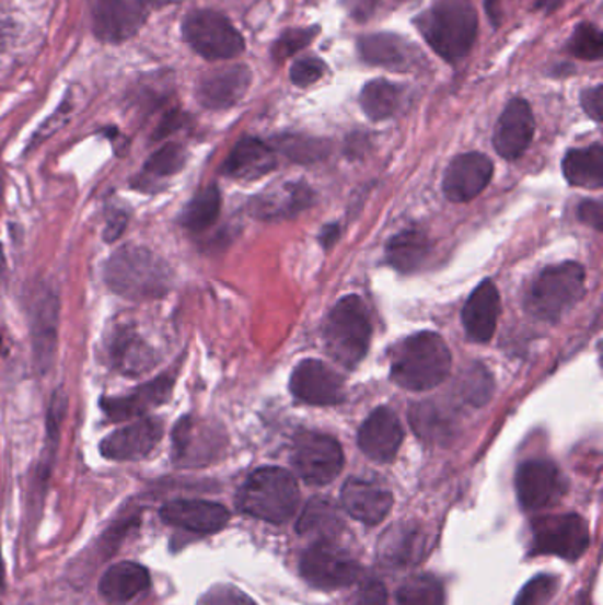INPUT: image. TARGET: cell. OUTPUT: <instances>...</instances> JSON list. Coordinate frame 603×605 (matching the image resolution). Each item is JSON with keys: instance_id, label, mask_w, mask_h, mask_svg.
I'll return each instance as SVG.
<instances>
[{"instance_id": "4dcf8cb0", "label": "cell", "mask_w": 603, "mask_h": 605, "mask_svg": "<svg viewBox=\"0 0 603 605\" xmlns=\"http://www.w3.org/2000/svg\"><path fill=\"white\" fill-rule=\"evenodd\" d=\"M344 530V521L335 504L327 499L314 498L304 507L298 521V533L312 536L317 542H333Z\"/></svg>"}, {"instance_id": "f546056e", "label": "cell", "mask_w": 603, "mask_h": 605, "mask_svg": "<svg viewBox=\"0 0 603 605\" xmlns=\"http://www.w3.org/2000/svg\"><path fill=\"white\" fill-rule=\"evenodd\" d=\"M361 59L372 66L404 70L410 62L409 45L393 34H369L358 43Z\"/></svg>"}, {"instance_id": "681fc988", "label": "cell", "mask_w": 603, "mask_h": 605, "mask_svg": "<svg viewBox=\"0 0 603 605\" xmlns=\"http://www.w3.org/2000/svg\"><path fill=\"white\" fill-rule=\"evenodd\" d=\"M338 237H340V226L335 225V223L324 226L323 232H321V243L326 249L332 248L337 243Z\"/></svg>"}, {"instance_id": "8992f818", "label": "cell", "mask_w": 603, "mask_h": 605, "mask_svg": "<svg viewBox=\"0 0 603 605\" xmlns=\"http://www.w3.org/2000/svg\"><path fill=\"white\" fill-rule=\"evenodd\" d=\"M372 326L363 301L346 296L338 301L324 326V342L333 360L346 369H355L367 357Z\"/></svg>"}, {"instance_id": "836d02e7", "label": "cell", "mask_w": 603, "mask_h": 605, "mask_svg": "<svg viewBox=\"0 0 603 605\" xmlns=\"http://www.w3.org/2000/svg\"><path fill=\"white\" fill-rule=\"evenodd\" d=\"M186 165V151L179 143H166L165 148L160 149L156 153L149 158L143 165L142 174L139 176L140 190H156L160 186V181L166 177L179 174Z\"/></svg>"}, {"instance_id": "f35d334b", "label": "cell", "mask_w": 603, "mask_h": 605, "mask_svg": "<svg viewBox=\"0 0 603 605\" xmlns=\"http://www.w3.org/2000/svg\"><path fill=\"white\" fill-rule=\"evenodd\" d=\"M277 148L280 149L281 153L301 163L318 160L324 154L323 142L304 139V137H294V135L277 139Z\"/></svg>"}, {"instance_id": "603a6c76", "label": "cell", "mask_w": 603, "mask_h": 605, "mask_svg": "<svg viewBox=\"0 0 603 605\" xmlns=\"http://www.w3.org/2000/svg\"><path fill=\"white\" fill-rule=\"evenodd\" d=\"M252 73L246 66H231L204 74L198 82L197 97L204 107L225 110L241 102L248 91Z\"/></svg>"}, {"instance_id": "6da1fadb", "label": "cell", "mask_w": 603, "mask_h": 605, "mask_svg": "<svg viewBox=\"0 0 603 605\" xmlns=\"http://www.w3.org/2000/svg\"><path fill=\"white\" fill-rule=\"evenodd\" d=\"M103 278L125 300H160L171 291V268L146 246H120L103 266Z\"/></svg>"}, {"instance_id": "11a10c76", "label": "cell", "mask_w": 603, "mask_h": 605, "mask_svg": "<svg viewBox=\"0 0 603 605\" xmlns=\"http://www.w3.org/2000/svg\"><path fill=\"white\" fill-rule=\"evenodd\" d=\"M0 347H2V335H0Z\"/></svg>"}, {"instance_id": "d4e9b609", "label": "cell", "mask_w": 603, "mask_h": 605, "mask_svg": "<svg viewBox=\"0 0 603 605\" xmlns=\"http://www.w3.org/2000/svg\"><path fill=\"white\" fill-rule=\"evenodd\" d=\"M501 301H499L498 287L490 280L479 283L462 312L464 328L471 340L485 344L494 337L498 326Z\"/></svg>"}, {"instance_id": "cb8c5ba5", "label": "cell", "mask_w": 603, "mask_h": 605, "mask_svg": "<svg viewBox=\"0 0 603 605\" xmlns=\"http://www.w3.org/2000/svg\"><path fill=\"white\" fill-rule=\"evenodd\" d=\"M341 504L350 517L373 526L387 517L393 507V496L390 490L373 481L352 478L341 489Z\"/></svg>"}, {"instance_id": "816d5d0a", "label": "cell", "mask_w": 603, "mask_h": 605, "mask_svg": "<svg viewBox=\"0 0 603 605\" xmlns=\"http://www.w3.org/2000/svg\"><path fill=\"white\" fill-rule=\"evenodd\" d=\"M142 2L148 8H162V5L174 4V2H179V0H142Z\"/></svg>"}, {"instance_id": "bcb514c9", "label": "cell", "mask_w": 603, "mask_h": 605, "mask_svg": "<svg viewBox=\"0 0 603 605\" xmlns=\"http://www.w3.org/2000/svg\"><path fill=\"white\" fill-rule=\"evenodd\" d=\"M126 225H128V214L125 211H119L116 209L111 217L106 218V225L103 229V240L106 243H116L123 232H125Z\"/></svg>"}, {"instance_id": "74e56055", "label": "cell", "mask_w": 603, "mask_h": 605, "mask_svg": "<svg viewBox=\"0 0 603 605\" xmlns=\"http://www.w3.org/2000/svg\"><path fill=\"white\" fill-rule=\"evenodd\" d=\"M568 51L579 59L599 60L603 51L602 33L594 25H579L568 42Z\"/></svg>"}, {"instance_id": "ac0fdd59", "label": "cell", "mask_w": 603, "mask_h": 605, "mask_svg": "<svg viewBox=\"0 0 603 605\" xmlns=\"http://www.w3.org/2000/svg\"><path fill=\"white\" fill-rule=\"evenodd\" d=\"M494 163L482 153L456 156L444 176V195L452 202H469L487 188L492 179Z\"/></svg>"}, {"instance_id": "f1b7e54d", "label": "cell", "mask_w": 603, "mask_h": 605, "mask_svg": "<svg viewBox=\"0 0 603 605\" xmlns=\"http://www.w3.org/2000/svg\"><path fill=\"white\" fill-rule=\"evenodd\" d=\"M425 549V536L416 526L393 527L384 533L379 544V558L387 567H406L421 558Z\"/></svg>"}, {"instance_id": "ab89813d", "label": "cell", "mask_w": 603, "mask_h": 605, "mask_svg": "<svg viewBox=\"0 0 603 605\" xmlns=\"http://www.w3.org/2000/svg\"><path fill=\"white\" fill-rule=\"evenodd\" d=\"M557 590V581L553 575H538L531 579L515 598V605H547Z\"/></svg>"}, {"instance_id": "ffe728a7", "label": "cell", "mask_w": 603, "mask_h": 605, "mask_svg": "<svg viewBox=\"0 0 603 605\" xmlns=\"http://www.w3.org/2000/svg\"><path fill=\"white\" fill-rule=\"evenodd\" d=\"M534 137V117L530 103L513 97L499 117L494 148L505 160H517L530 148Z\"/></svg>"}, {"instance_id": "db71d44e", "label": "cell", "mask_w": 603, "mask_h": 605, "mask_svg": "<svg viewBox=\"0 0 603 605\" xmlns=\"http://www.w3.org/2000/svg\"><path fill=\"white\" fill-rule=\"evenodd\" d=\"M2 582H4V567H2V556H0V587H2Z\"/></svg>"}, {"instance_id": "5b68a950", "label": "cell", "mask_w": 603, "mask_h": 605, "mask_svg": "<svg viewBox=\"0 0 603 605\" xmlns=\"http://www.w3.org/2000/svg\"><path fill=\"white\" fill-rule=\"evenodd\" d=\"M585 274L580 264H556L544 269L525 296V310L534 319L556 323L584 296Z\"/></svg>"}, {"instance_id": "d6a6232c", "label": "cell", "mask_w": 603, "mask_h": 605, "mask_svg": "<svg viewBox=\"0 0 603 605\" xmlns=\"http://www.w3.org/2000/svg\"><path fill=\"white\" fill-rule=\"evenodd\" d=\"M430 241L419 229H406L387 243V260L401 274H413L427 259Z\"/></svg>"}, {"instance_id": "e0dca14e", "label": "cell", "mask_w": 603, "mask_h": 605, "mask_svg": "<svg viewBox=\"0 0 603 605\" xmlns=\"http://www.w3.org/2000/svg\"><path fill=\"white\" fill-rule=\"evenodd\" d=\"M175 375L172 372H165L160 377L143 383L142 386L135 389L129 395L123 397H103L100 400V407L111 421L135 420L143 418L149 412L154 411L156 407L169 403L172 392H174Z\"/></svg>"}, {"instance_id": "7402d4cb", "label": "cell", "mask_w": 603, "mask_h": 605, "mask_svg": "<svg viewBox=\"0 0 603 605\" xmlns=\"http://www.w3.org/2000/svg\"><path fill=\"white\" fill-rule=\"evenodd\" d=\"M106 360L117 374L140 377L156 367L158 354L139 333L117 328L106 344Z\"/></svg>"}, {"instance_id": "9a60e30c", "label": "cell", "mask_w": 603, "mask_h": 605, "mask_svg": "<svg viewBox=\"0 0 603 605\" xmlns=\"http://www.w3.org/2000/svg\"><path fill=\"white\" fill-rule=\"evenodd\" d=\"M163 438V421L146 416L125 429L116 430L100 443V453L108 461H142Z\"/></svg>"}, {"instance_id": "e575fe53", "label": "cell", "mask_w": 603, "mask_h": 605, "mask_svg": "<svg viewBox=\"0 0 603 605\" xmlns=\"http://www.w3.org/2000/svg\"><path fill=\"white\" fill-rule=\"evenodd\" d=\"M401 102L402 88L390 80H372L361 91V107L372 120L392 117L401 107Z\"/></svg>"}, {"instance_id": "44dd1931", "label": "cell", "mask_w": 603, "mask_h": 605, "mask_svg": "<svg viewBox=\"0 0 603 605\" xmlns=\"http://www.w3.org/2000/svg\"><path fill=\"white\" fill-rule=\"evenodd\" d=\"M404 441V429L395 412L378 407L367 418L358 434L361 452L375 463H390Z\"/></svg>"}, {"instance_id": "ba28073f", "label": "cell", "mask_w": 603, "mask_h": 605, "mask_svg": "<svg viewBox=\"0 0 603 605\" xmlns=\"http://www.w3.org/2000/svg\"><path fill=\"white\" fill-rule=\"evenodd\" d=\"M183 34L198 56L209 60L232 59L244 50V39L231 20L218 11L200 10L188 14Z\"/></svg>"}, {"instance_id": "2e32d148", "label": "cell", "mask_w": 603, "mask_h": 605, "mask_svg": "<svg viewBox=\"0 0 603 605\" xmlns=\"http://www.w3.org/2000/svg\"><path fill=\"white\" fill-rule=\"evenodd\" d=\"M148 10L142 0H94V33L102 42H126L139 33Z\"/></svg>"}, {"instance_id": "1f68e13d", "label": "cell", "mask_w": 603, "mask_h": 605, "mask_svg": "<svg viewBox=\"0 0 603 605\" xmlns=\"http://www.w3.org/2000/svg\"><path fill=\"white\" fill-rule=\"evenodd\" d=\"M563 172L570 185L600 190L603 186L602 143L570 151L563 162Z\"/></svg>"}, {"instance_id": "7a4b0ae2", "label": "cell", "mask_w": 603, "mask_h": 605, "mask_svg": "<svg viewBox=\"0 0 603 605\" xmlns=\"http://www.w3.org/2000/svg\"><path fill=\"white\" fill-rule=\"evenodd\" d=\"M452 370V352L438 333L421 331L392 352V380L413 392L436 388Z\"/></svg>"}, {"instance_id": "ee69618b", "label": "cell", "mask_w": 603, "mask_h": 605, "mask_svg": "<svg viewBox=\"0 0 603 605\" xmlns=\"http://www.w3.org/2000/svg\"><path fill=\"white\" fill-rule=\"evenodd\" d=\"M386 587L379 581L364 582L355 598V605H386Z\"/></svg>"}, {"instance_id": "484cf974", "label": "cell", "mask_w": 603, "mask_h": 605, "mask_svg": "<svg viewBox=\"0 0 603 605\" xmlns=\"http://www.w3.org/2000/svg\"><path fill=\"white\" fill-rule=\"evenodd\" d=\"M277 168V156L267 143L258 139H243L235 143L221 172L232 179L252 181Z\"/></svg>"}, {"instance_id": "8d00e7d4", "label": "cell", "mask_w": 603, "mask_h": 605, "mask_svg": "<svg viewBox=\"0 0 603 605\" xmlns=\"http://www.w3.org/2000/svg\"><path fill=\"white\" fill-rule=\"evenodd\" d=\"M396 602L398 605H444L447 596L439 579L429 573H421L407 579L398 587Z\"/></svg>"}, {"instance_id": "7c38bea8", "label": "cell", "mask_w": 603, "mask_h": 605, "mask_svg": "<svg viewBox=\"0 0 603 605\" xmlns=\"http://www.w3.org/2000/svg\"><path fill=\"white\" fill-rule=\"evenodd\" d=\"M517 496L525 510H540L556 503L567 492V481L550 461H530L517 472Z\"/></svg>"}, {"instance_id": "9c48e42d", "label": "cell", "mask_w": 603, "mask_h": 605, "mask_svg": "<svg viewBox=\"0 0 603 605\" xmlns=\"http://www.w3.org/2000/svg\"><path fill=\"white\" fill-rule=\"evenodd\" d=\"M292 466L295 473L312 486H326L340 475L344 453L332 435L301 432L292 446Z\"/></svg>"}, {"instance_id": "52a82bcc", "label": "cell", "mask_w": 603, "mask_h": 605, "mask_svg": "<svg viewBox=\"0 0 603 605\" xmlns=\"http://www.w3.org/2000/svg\"><path fill=\"white\" fill-rule=\"evenodd\" d=\"M531 552L534 556H557L576 561L590 547V527L577 513L536 519L531 524Z\"/></svg>"}, {"instance_id": "5bb4252c", "label": "cell", "mask_w": 603, "mask_h": 605, "mask_svg": "<svg viewBox=\"0 0 603 605\" xmlns=\"http://www.w3.org/2000/svg\"><path fill=\"white\" fill-rule=\"evenodd\" d=\"M220 432L208 421L194 416H183L172 432V458L177 466H204L214 458L220 450Z\"/></svg>"}, {"instance_id": "4316f807", "label": "cell", "mask_w": 603, "mask_h": 605, "mask_svg": "<svg viewBox=\"0 0 603 605\" xmlns=\"http://www.w3.org/2000/svg\"><path fill=\"white\" fill-rule=\"evenodd\" d=\"M151 586L149 570L134 561H120L106 570L100 581V593L111 604H126Z\"/></svg>"}, {"instance_id": "f6af8a7d", "label": "cell", "mask_w": 603, "mask_h": 605, "mask_svg": "<svg viewBox=\"0 0 603 605\" xmlns=\"http://www.w3.org/2000/svg\"><path fill=\"white\" fill-rule=\"evenodd\" d=\"M603 88L602 85H594V88L588 89V91H584L582 93V97H580V103H582V107H584L585 114L591 117V119L596 120V123H600L602 120V112H603V94H602Z\"/></svg>"}, {"instance_id": "7dc6e473", "label": "cell", "mask_w": 603, "mask_h": 605, "mask_svg": "<svg viewBox=\"0 0 603 605\" xmlns=\"http://www.w3.org/2000/svg\"><path fill=\"white\" fill-rule=\"evenodd\" d=\"M580 220L584 223H590L593 229L596 231H602L603 229V209L602 203L596 202V200H584L580 203L579 208Z\"/></svg>"}, {"instance_id": "30bf717a", "label": "cell", "mask_w": 603, "mask_h": 605, "mask_svg": "<svg viewBox=\"0 0 603 605\" xmlns=\"http://www.w3.org/2000/svg\"><path fill=\"white\" fill-rule=\"evenodd\" d=\"M303 578L318 590H340L360 578V565L335 542H315L301 558Z\"/></svg>"}, {"instance_id": "60d3db41", "label": "cell", "mask_w": 603, "mask_h": 605, "mask_svg": "<svg viewBox=\"0 0 603 605\" xmlns=\"http://www.w3.org/2000/svg\"><path fill=\"white\" fill-rule=\"evenodd\" d=\"M317 34V27L290 28L287 33L281 34L277 42H275V45H272V57L277 60H283L287 59V57L294 56L295 51H300L301 48L310 45V42H312Z\"/></svg>"}, {"instance_id": "b9f144b4", "label": "cell", "mask_w": 603, "mask_h": 605, "mask_svg": "<svg viewBox=\"0 0 603 605\" xmlns=\"http://www.w3.org/2000/svg\"><path fill=\"white\" fill-rule=\"evenodd\" d=\"M198 605H257L240 587L231 584H217L204 593Z\"/></svg>"}, {"instance_id": "8fae6325", "label": "cell", "mask_w": 603, "mask_h": 605, "mask_svg": "<svg viewBox=\"0 0 603 605\" xmlns=\"http://www.w3.org/2000/svg\"><path fill=\"white\" fill-rule=\"evenodd\" d=\"M60 301L57 292L42 287L31 305V340H33L34 367L39 374H48L56 363L59 342Z\"/></svg>"}, {"instance_id": "f5cc1de1", "label": "cell", "mask_w": 603, "mask_h": 605, "mask_svg": "<svg viewBox=\"0 0 603 605\" xmlns=\"http://www.w3.org/2000/svg\"><path fill=\"white\" fill-rule=\"evenodd\" d=\"M559 4V0H538L536 8H544V10H553L556 5Z\"/></svg>"}, {"instance_id": "d590c367", "label": "cell", "mask_w": 603, "mask_h": 605, "mask_svg": "<svg viewBox=\"0 0 603 605\" xmlns=\"http://www.w3.org/2000/svg\"><path fill=\"white\" fill-rule=\"evenodd\" d=\"M220 209V190L214 185L208 186L186 203L185 211L181 214V225L189 232H204L217 223Z\"/></svg>"}, {"instance_id": "c3c4849f", "label": "cell", "mask_w": 603, "mask_h": 605, "mask_svg": "<svg viewBox=\"0 0 603 605\" xmlns=\"http://www.w3.org/2000/svg\"><path fill=\"white\" fill-rule=\"evenodd\" d=\"M378 4L379 0H344L347 13H349L356 22H367V20L372 16Z\"/></svg>"}, {"instance_id": "83f0119b", "label": "cell", "mask_w": 603, "mask_h": 605, "mask_svg": "<svg viewBox=\"0 0 603 605\" xmlns=\"http://www.w3.org/2000/svg\"><path fill=\"white\" fill-rule=\"evenodd\" d=\"M314 194L303 183L281 186L271 194L260 195L252 202V213L260 220L290 218L309 208Z\"/></svg>"}, {"instance_id": "7bdbcfd3", "label": "cell", "mask_w": 603, "mask_h": 605, "mask_svg": "<svg viewBox=\"0 0 603 605\" xmlns=\"http://www.w3.org/2000/svg\"><path fill=\"white\" fill-rule=\"evenodd\" d=\"M324 70H326V66H324L323 60L315 59V57L301 59L292 65V70H290V80H292L295 85L304 88V85L317 82V80L323 77Z\"/></svg>"}, {"instance_id": "4fadbf2b", "label": "cell", "mask_w": 603, "mask_h": 605, "mask_svg": "<svg viewBox=\"0 0 603 605\" xmlns=\"http://www.w3.org/2000/svg\"><path fill=\"white\" fill-rule=\"evenodd\" d=\"M290 392L310 406H335L346 398L344 380L318 360H303L290 377Z\"/></svg>"}, {"instance_id": "f907efd6", "label": "cell", "mask_w": 603, "mask_h": 605, "mask_svg": "<svg viewBox=\"0 0 603 605\" xmlns=\"http://www.w3.org/2000/svg\"><path fill=\"white\" fill-rule=\"evenodd\" d=\"M498 2L499 0H485V5H487L488 16H490V19L494 20V24H496V14H498Z\"/></svg>"}, {"instance_id": "277c9868", "label": "cell", "mask_w": 603, "mask_h": 605, "mask_svg": "<svg viewBox=\"0 0 603 605\" xmlns=\"http://www.w3.org/2000/svg\"><path fill=\"white\" fill-rule=\"evenodd\" d=\"M300 503L294 476L280 467H260L248 476L237 495V509L266 523L283 524Z\"/></svg>"}, {"instance_id": "d6986e66", "label": "cell", "mask_w": 603, "mask_h": 605, "mask_svg": "<svg viewBox=\"0 0 603 605\" xmlns=\"http://www.w3.org/2000/svg\"><path fill=\"white\" fill-rule=\"evenodd\" d=\"M163 523L186 532L217 533L229 523L231 513L220 503L204 499H175L163 504Z\"/></svg>"}, {"instance_id": "3957f363", "label": "cell", "mask_w": 603, "mask_h": 605, "mask_svg": "<svg viewBox=\"0 0 603 605\" xmlns=\"http://www.w3.org/2000/svg\"><path fill=\"white\" fill-rule=\"evenodd\" d=\"M425 42L442 59L456 62L464 59L478 36V14L471 0H438L418 19Z\"/></svg>"}]
</instances>
